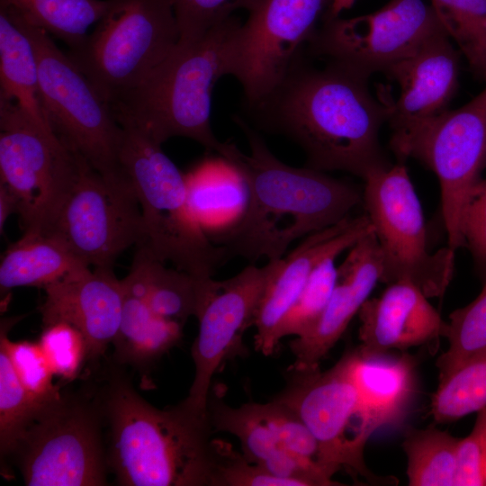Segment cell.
<instances>
[{"mask_svg":"<svg viewBox=\"0 0 486 486\" xmlns=\"http://www.w3.org/2000/svg\"><path fill=\"white\" fill-rule=\"evenodd\" d=\"M325 63L309 65L302 50L271 91L245 104L248 116L256 129L296 143L305 166L364 180L391 164L379 140L385 107L372 95L367 77Z\"/></svg>","mask_w":486,"mask_h":486,"instance_id":"6da1fadb","label":"cell"},{"mask_svg":"<svg viewBox=\"0 0 486 486\" xmlns=\"http://www.w3.org/2000/svg\"><path fill=\"white\" fill-rule=\"evenodd\" d=\"M234 121L247 138L249 154L229 143L220 158L244 183L246 202L230 223L208 235L229 259L278 260L292 243L342 221L363 202L356 185L284 163L244 119Z\"/></svg>","mask_w":486,"mask_h":486,"instance_id":"7a4b0ae2","label":"cell"},{"mask_svg":"<svg viewBox=\"0 0 486 486\" xmlns=\"http://www.w3.org/2000/svg\"><path fill=\"white\" fill-rule=\"evenodd\" d=\"M101 392L109 469L123 486H212L216 439L208 410L185 400L160 410L115 371Z\"/></svg>","mask_w":486,"mask_h":486,"instance_id":"3957f363","label":"cell"},{"mask_svg":"<svg viewBox=\"0 0 486 486\" xmlns=\"http://www.w3.org/2000/svg\"><path fill=\"white\" fill-rule=\"evenodd\" d=\"M241 21L230 16L199 40L178 44L146 80L112 106L116 117L132 122L155 141L191 139L220 157L228 142L211 125L215 84L235 72Z\"/></svg>","mask_w":486,"mask_h":486,"instance_id":"277c9868","label":"cell"},{"mask_svg":"<svg viewBox=\"0 0 486 486\" xmlns=\"http://www.w3.org/2000/svg\"><path fill=\"white\" fill-rule=\"evenodd\" d=\"M122 127V169L129 178L142 216V239L136 246L161 262L201 279H212L229 260L194 213L186 175L164 153L161 144L128 119Z\"/></svg>","mask_w":486,"mask_h":486,"instance_id":"5b68a950","label":"cell"},{"mask_svg":"<svg viewBox=\"0 0 486 486\" xmlns=\"http://www.w3.org/2000/svg\"><path fill=\"white\" fill-rule=\"evenodd\" d=\"M0 6L9 11L33 47L41 104L54 133L101 175L124 176L120 164L123 130L112 106L48 32L14 8Z\"/></svg>","mask_w":486,"mask_h":486,"instance_id":"8992f818","label":"cell"},{"mask_svg":"<svg viewBox=\"0 0 486 486\" xmlns=\"http://www.w3.org/2000/svg\"><path fill=\"white\" fill-rule=\"evenodd\" d=\"M178 41L172 0H109L92 33L68 55L112 106L140 86Z\"/></svg>","mask_w":486,"mask_h":486,"instance_id":"52a82bcc","label":"cell"},{"mask_svg":"<svg viewBox=\"0 0 486 486\" xmlns=\"http://www.w3.org/2000/svg\"><path fill=\"white\" fill-rule=\"evenodd\" d=\"M363 203L376 238L382 263L380 282H408L428 298L442 297L454 272L448 248L429 250L422 207L403 162L370 173Z\"/></svg>","mask_w":486,"mask_h":486,"instance_id":"ba28073f","label":"cell"},{"mask_svg":"<svg viewBox=\"0 0 486 486\" xmlns=\"http://www.w3.org/2000/svg\"><path fill=\"white\" fill-rule=\"evenodd\" d=\"M100 395L60 392L39 413L12 456L29 486L107 484Z\"/></svg>","mask_w":486,"mask_h":486,"instance_id":"9c48e42d","label":"cell"},{"mask_svg":"<svg viewBox=\"0 0 486 486\" xmlns=\"http://www.w3.org/2000/svg\"><path fill=\"white\" fill-rule=\"evenodd\" d=\"M390 146L399 162L415 158L435 173L447 247L454 251L464 247V212L486 168V82L464 106L391 137Z\"/></svg>","mask_w":486,"mask_h":486,"instance_id":"30bf717a","label":"cell"},{"mask_svg":"<svg viewBox=\"0 0 486 486\" xmlns=\"http://www.w3.org/2000/svg\"><path fill=\"white\" fill-rule=\"evenodd\" d=\"M82 158L0 97V184L13 194L23 233H46L77 179Z\"/></svg>","mask_w":486,"mask_h":486,"instance_id":"8fae6325","label":"cell"},{"mask_svg":"<svg viewBox=\"0 0 486 486\" xmlns=\"http://www.w3.org/2000/svg\"><path fill=\"white\" fill-rule=\"evenodd\" d=\"M321 21L304 47L307 53L367 78L446 32L432 5L423 0H390L368 14Z\"/></svg>","mask_w":486,"mask_h":486,"instance_id":"7c38bea8","label":"cell"},{"mask_svg":"<svg viewBox=\"0 0 486 486\" xmlns=\"http://www.w3.org/2000/svg\"><path fill=\"white\" fill-rule=\"evenodd\" d=\"M48 232L85 265L112 267L143 235L140 207L127 176L106 177L82 158L75 185Z\"/></svg>","mask_w":486,"mask_h":486,"instance_id":"4fadbf2b","label":"cell"},{"mask_svg":"<svg viewBox=\"0 0 486 486\" xmlns=\"http://www.w3.org/2000/svg\"><path fill=\"white\" fill-rule=\"evenodd\" d=\"M331 0H254L241 23L233 76L245 104L271 91L304 49Z\"/></svg>","mask_w":486,"mask_h":486,"instance_id":"5bb4252c","label":"cell"},{"mask_svg":"<svg viewBox=\"0 0 486 486\" xmlns=\"http://www.w3.org/2000/svg\"><path fill=\"white\" fill-rule=\"evenodd\" d=\"M286 388L274 399L290 407L318 444V463L332 476L340 469L367 479L363 452L347 436L352 418L358 417L359 396L345 356L330 369L291 370Z\"/></svg>","mask_w":486,"mask_h":486,"instance_id":"9a60e30c","label":"cell"},{"mask_svg":"<svg viewBox=\"0 0 486 486\" xmlns=\"http://www.w3.org/2000/svg\"><path fill=\"white\" fill-rule=\"evenodd\" d=\"M282 258L263 266L250 264L236 275L218 281L198 318L199 331L192 346L195 372L184 400L194 408L207 411L212 377L252 327L263 292Z\"/></svg>","mask_w":486,"mask_h":486,"instance_id":"2e32d148","label":"cell"},{"mask_svg":"<svg viewBox=\"0 0 486 486\" xmlns=\"http://www.w3.org/2000/svg\"><path fill=\"white\" fill-rule=\"evenodd\" d=\"M459 54L442 32L384 72L400 88L396 99L385 89L379 91L392 137L408 133L448 110L458 86Z\"/></svg>","mask_w":486,"mask_h":486,"instance_id":"e0dca14e","label":"cell"},{"mask_svg":"<svg viewBox=\"0 0 486 486\" xmlns=\"http://www.w3.org/2000/svg\"><path fill=\"white\" fill-rule=\"evenodd\" d=\"M42 288L44 326L72 325L85 338L86 360L97 361L112 344L122 319L123 287L112 267L83 266Z\"/></svg>","mask_w":486,"mask_h":486,"instance_id":"ac0fdd59","label":"cell"},{"mask_svg":"<svg viewBox=\"0 0 486 486\" xmlns=\"http://www.w3.org/2000/svg\"><path fill=\"white\" fill-rule=\"evenodd\" d=\"M372 230L368 216L351 215L342 221L314 232L281 259L269 280L256 310L252 326L256 329L255 346L265 356L274 351L277 328L295 302L313 270L325 259L348 250Z\"/></svg>","mask_w":486,"mask_h":486,"instance_id":"d6986e66","label":"cell"},{"mask_svg":"<svg viewBox=\"0 0 486 486\" xmlns=\"http://www.w3.org/2000/svg\"><path fill=\"white\" fill-rule=\"evenodd\" d=\"M381 274V256L372 229L348 249L338 267L335 287L318 320L290 342L295 358L291 370L320 367V361L339 340L380 282Z\"/></svg>","mask_w":486,"mask_h":486,"instance_id":"ffe728a7","label":"cell"},{"mask_svg":"<svg viewBox=\"0 0 486 486\" xmlns=\"http://www.w3.org/2000/svg\"><path fill=\"white\" fill-rule=\"evenodd\" d=\"M211 389L207 404L212 429L235 436L248 461L289 481L292 486L338 484L318 463L302 460L285 450L273 422L269 402H249L234 408L223 400L220 389Z\"/></svg>","mask_w":486,"mask_h":486,"instance_id":"44dd1931","label":"cell"},{"mask_svg":"<svg viewBox=\"0 0 486 486\" xmlns=\"http://www.w3.org/2000/svg\"><path fill=\"white\" fill-rule=\"evenodd\" d=\"M387 285L380 296L367 299L358 311L359 353L385 355L443 337L446 322L418 287L408 282Z\"/></svg>","mask_w":486,"mask_h":486,"instance_id":"7402d4cb","label":"cell"},{"mask_svg":"<svg viewBox=\"0 0 486 486\" xmlns=\"http://www.w3.org/2000/svg\"><path fill=\"white\" fill-rule=\"evenodd\" d=\"M345 357L359 396L356 442L364 450L376 430L406 418L415 393L414 364L406 356H364L358 350Z\"/></svg>","mask_w":486,"mask_h":486,"instance_id":"603a6c76","label":"cell"},{"mask_svg":"<svg viewBox=\"0 0 486 486\" xmlns=\"http://www.w3.org/2000/svg\"><path fill=\"white\" fill-rule=\"evenodd\" d=\"M131 266L144 283L150 309L182 326L188 318L200 317L218 285L213 278L201 279L177 268H168L138 248Z\"/></svg>","mask_w":486,"mask_h":486,"instance_id":"cb8c5ba5","label":"cell"},{"mask_svg":"<svg viewBox=\"0 0 486 486\" xmlns=\"http://www.w3.org/2000/svg\"><path fill=\"white\" fill-rule=\"evenodd\" d=\"M0 97L14 101L41 131L55 134L41 104L33 47L3 6H0Z\"/></svg>","mask_w":486,"mask_h":486,"instance_id":"d4e9b609","label":"cell"},{"mask_svg":"<svg viewBox=\"0 0 486 486\" xmlns=\"http://www.w3.org/2000/svg\"><path fill=\"white\" fill-rule=\"evenodd\" d=\"M83 266H88L52 232L23 233L2 256L1 293L22 286L42 288Z\"/></svg>","mask_w":486,"mask_h":486,"instance_id":"484cf974","label":"cell"},{"mask_svg":"<svg viewBox=\"0 0 486 486\" xmlns=\"http://www.w3.org/2000/svg\"><path fill=\"white\" fill-rule=\"evenodd\" d=\"M123 294L114 357L119 364H148L177 344L183 326L157 315L144 298Z\"/></svg>","mask_w":486,"mask_h":486,"instance_id":"4316f807","label":"cell"},{"mask_svg":"<svg viewBox=\"0 0 486 486\" xmlns=\"http://www.w3.org/2000/svg\"><path fill=\"white\" fill-rule=\"evenodd\" d=\"M0 4L14 8L73 50L84 42L88 28L103 17L109 0H0Z\"/></svg>","mask_w":486,"mask_h":486,"instance_id":"83f0119b","label":"cell"},{"mask_svg":"<svg viewBox=\"0 0 486 486\" xmlns=\"http://www.w3.org/2000/svg\"><path fill=\"white\" fill-rule=\"evenodd\" d=\"M459 439L435 428L411 429L402 443L410 486H454Z\"/></svg>","mask_w":486,"mask_h":486,"instance_id":"f1b7e54d","label":"cell"},{"mask_svg":"<svg viewBox=\"0 0 486 486\" xmlns=\"http://www.w3.org/2000/svg\"><path fill=\"white\" fill-rule=\"evenodd\" d=\"M486 407V347L439 381L432 396L436 422H451Z\"/></svg>","mask_w":486,"mask_h":486,"instance_id":"f546056e","label":"cell"},{"mask_svg":"<svg viewBox=\"0 0 486 486\" xmlns=\"http://www.w3.org/2000/svg\"><path fill=\"white\" fill-rule=\"evenodd\" d=\"M449 39L486 82V0H429Z\"/></svg>","mask_w":486,"mask_h":486,"instance_id":"4dcf8cb0","label":"cell"},{"mask_svg":"<svg viewBox=\"0 0 486 486\" xmlns=\"http://www.w3.org/2000/svg\"><path fill=\"white\" fill-rule=\"evenodd\" d=\"M52 400L40 399L26 390L13 367L6 349L0 344V454L2 462L12 456L27 428Z\"/></svg>","mask_w":486,"mask_h":486,"instance_id":"1f68e13d","label":"cell"},{"mask_svg":"<svg viewBox=\"0 0 486 486\" xmlns=\"http://www.w3.org/2000/svg\"><path fill=\"white\" fill-rule=\"evenodd\" d=\"M186 183L191 208L207 234L220 227V212L226 226L225 213L234 220L245 204L247 194L240 177L236 181H220L218 176L202 167L186 175Z\"/></svg>","mask_w":486,"mask_h":486,"instance_id":"d6a6232c","label":"cell"},{"mask_svg":"<svg viewBox=\"0 0 486 486\" xmlns=\"http://www.w3.org/2000/svg\"><path fill=\"white\" fill-rule=\"evenodd\" d=\"M443 337L448 348L436 362L439 381L486 347V278L472 302L451 312Z\"/></svg>","mask_w":486,"mask_h":486,"instance_id":"836d02e7","label":"cell"},{"mask_svg":"<svg viewBox=\"0 0 486 486\" xmlns=\"http://www.w3.org/2000/svg\"><path fill=\"white\" fill-rule=\"evenodd\" d=\"M336 257L322 261L312 272L293 305L281 320L277 344L287 336L298 337L307 331L326 307L337 282Z\"/></svg>","mask_w":486,"mask_h":486,"instance_id":"e575fe53","label":"cell"},{"mask_svg":"<svg viewBox=\"0 0 486 486\" xmlns=\"http://www.w3.org/2000/svg\"><path fill=\"white\" fill-rule=\"evenodd\" d=\"M12 320L1 324L0 344L4 346L13 367L22 385L32 395L52 400L61 389L52 382L54 374L39 342H14L8 338Z\"/></svg>","mask_w":486,"mask_h":486,"instance_id":"d590c367","label":"cell"},{"mask_svg":"<svg viewBox=\"0 0 486 486\" xmlns=\"http://www.w3.org/2000/svg\"><path fill=\"white\" fill-rule=\"evenodd\" d=\"M254 0H172L179 32L178 44H189L232 16L238 9L248 10Z\"/></svg>","mask_w":486,"mask_h":486,"instance_id":"8d00e7d4","label":"cell"},{"mask_svg":"<svg viewBox=\"0 0 486 486\" xmlns=\"http://www.w3.org/2000/svg\"><path fill=\"white\" fill-rule=\"evenodd\" d=\"M39 344L56 376L73 380L87 359L86 343L82 333L65 322L44 326Z\"/></svg>","mask_w":486,"mask_h":486,"instance_id":"74e56055","label":"cell"},{"mask_svg":"<svg viewBox=\"0 0 486 486\" xmlns=\"http://www.w3.org/2000/svg\"><path fill=\"white\" fill-rule=\"evenodd\" d=\"M217 465L212 486H292L248 461L223 440L216 439Z\"/></svg>","mask_w":486,"mask_h":486,"instance_id":"f35d334b","label":"cell"},{"mask_svg":"<svg viewBox=\"0 0 486 486\" xmlns=\"http://www.w3.org/2000/svg\"><path fill=\"white\" fill-rule=\"evenodd\" d=\"M476 413L472 431L458 442L454 486L486 485V407Z\"/></svg>","mask_w":486,"mask_h":486,"instance_id":"ab89813d","label":"cell"},{"mask_svg":"<svg viewBox=\"0 0 486 486\" xmlns=\"http://www.w3.org/2000/svg\"><path fill=\"white\" fill-rule=\"evenodd\" d=\"M463 232L478 273L486 278V177L477 185L464 212Z\"/></svg>","mask_w":486,"mask_h":486,"instance_id":"60d3db41","label":"cell"},{"mask_svg":"<svg viewBox=\"0 0 486 486\" xmlns=\"http://www.w3.org/2000/svg\"><path fill=\"white\" fill-rule=\"evenodd\" d=\"M16 212V204L11 192L0 184V230H3L8 216Z\"/></svg>","mask_w":486,"mask_h":486,"instance_id":"b9f144b4","label":"cell"},{"mask_svg":"<svg viewBox=\"0 0 486 486\" xmlns=\"http://www.w3.org/2000/svg\"><path fill=\"white\" fill-rule=\"evenodd\" d=\"M356 0H331L322 19L339 16L343 11L349 9Z\"/></svg>","mask_w":486,"mask_h":486,"instance_id":"7bdbcfd3","label":"cell"},{"mask_svg":"<svg viewBox=\"0 0 486 486\" xmlns=\"http://www.w3.org/2000/svg\"><path fill=\"white\" fill-rule=\"evenodd\" d=\"M485 482H486V475H485Z\"/></svg>","mask_w":486,"mask_h":486,"instance_id":"ee69618b","label":"cell"}]
</instances>
